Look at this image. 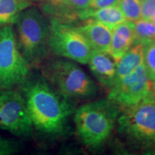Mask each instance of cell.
<instances>
[{
	"label": "cell",
	"mask_w": 155,
	"mask_h": 155,
	"mask_svg": "<svg viewBox=\"0 0 155 155\" xmlns=\"http://www.w3.org/2000/svg\"><path fill=\"white\" fill-rule=\"evenodd\" d=\"M35 2L37 0H0V27L14 23L17 15Z\"/></svg>",
	"instance_id": "15"
},
{
	"label": "cell",
	"mask_w": 155,
	"mask_h": 155,
	"mask_svg": "<svg viewBox=\"0 0 155 155\" xmlns=\"http://www.w3.org/2000/svg\"><path fill=\"white\" fill-rule=\"evenodd\" d=\"M135 43L134 22L125 20L112 28L111 46L108 53L117 62Z\"/></svg>",
	"instance_id": "11"
},
{
	"label": "cell",
	"mask_w": 155,
	"mask_h": 155,
	"mask_svg": "<svg viewBox=\"0 0 155 155\" xmlns=\"http://www.w3.org/2000/svg\"><path fill=\"white\" fill-rule=\"evenodd\" d=\"M143 63V45L138 43L128 50L117 63L114 84L119 83L126 76L132 73Z\"/></svg>",
	"instance_id": "13"
},
{
	"label": "cell",
	"mask_w": 155,
	"mask_h": 155,
	"mask_svg": "<svg viewBox=\"0 0 155 155\" xmlns=\"http://www.w3.org/2000/svg\"><path fill=\"white\" fill-rule=\"evenodd\" d=\"M49 47L50 52L60 57L86 65L93 49L78 28L51 19Z\"/></svg>",
	"instance_id": "6"
},
{
	"label": "cell",
	"mask_w": 155,
	"mask_h": 155,
	"mask_svg": "<svg viewBox=\"0 0 155 155\" xmlns=\"http://www.w3.org/2000/svg\"><path fill=\"white\" fill-rule=\"evenodd\" d=\"M16 38L19 49L30 66H40L47 61L50 50V22L37 7L31 6L17 15Z\"/></svg>",
	"instance_id": "2"
},
{
	"label": "cell",
	"mask_w": 155,
	"mask_h": 155,
	"mask_svg": "<svg viewBox=\"0 0 155 155\" xmlns=\"http://www.w3.org/2000/svg\"><path fill=\"white\" fill-rule=\"evenodd\" d=\"M40 66L42 76L68 99H86L96 96V84L73 61L52 59Z\"/></svg>",
	"instance_id": "4"
},
{
	"label": "cell",
	"mask_w": 155,
	"mask_h": 155,
	"mask_svg": "<svg viewBox=\"0 0 155 155\" xmlns=\"http://www.w3.org/2000/svg\"><path fill=\"white\" fill-rule=\"evenodd\" d=\"M20 148V143L16 140L0 137V155L17 154Z\"/></svg>",
	"instance_id": "20"
},
{
	"label": "cell",
	"mask_w": 155,
	"mask_h": 155,
	"mask_svg": "<svg viewBox=\"0 0 155 155\" xmlns=\"http://www.w3.org/2000/svg\"><path fill=\"white\" fill-rule=\"evenodd\" d=\"M82 19H92L106 25L112 30L114 27L127 20L117 5L97 9H88L78 15Z\"/></svg>",
	"instance_id": "14"
},
{
	"label": "cell",
	"mask_w": 155,
	"mask_h": 155,
	"mask_svg": "<svg viewBox=\"0 0 155 155\" xmlns=\"http://www.w3.org/2000/svg\"><path fill=\"white\" fill-rule=\"evenodd\" d=\"M91 71L98 81L111 89L115 82L117 62L108 52L93 50L88 61Z\"/></svg>",
	"instance_id": "10"
},
{
	"label": "cell",
	"mask_w": 155,
	"mask_h": 155,
	"mask_svg": "<svg viewBox=\"0 0 155 155\" xmlns=\"http://www.w3.org/2000/svg\"><path fill=\"white\" fill-rule=\"evenodd\" d=\"M152 94V81L143 63L132 73L109 89L108 98L126 110Z\"/></svg>",
	"instance_id": "9"
},
{
	"label": "cell",
	"mask_w": 155,
	"mask_h": 155,
	"mask_svg": "<svg viewBox=\"0 0 155 155\" xmlns=\"http://www.w3.org/2000/svg\"><path fill=\"white\" fill-rule=\"evenodd\" d=\"M135 43L144 45L155 41V25L151 20L141 19L134 22Z\"/></svg>",
	"instance_id": "17"
},
{
	"label": "cell",
	"mask_w": 155,
	"mask_h": 155,
	"mask_svg": "<svg viewBox=\"0 0 155 155\" xmlns=\"http://www.w3.org/2000/svg\"><path fill=\"white\" fill-rule=\"evenodd\" d=\"M91 0H69V5L71 11L77 12L78 15L90 9Z\"/></svg>",
	"instance_id": "22"
},
{
	"label": "cell",
	"mask_w": 155,
	"mask_h": 155,
	"mask_svg": "<svg viewBox=\"0 0 155 155\" xmlns=\"http://www.w3.org/2000/svg\"><path fill=\"white\" fill-rule=\"evenodd\" d=\"M150 20L155 25V10L153 12V14L152 15V17H151Z\"/></svg>",
	"instance_id": "24"
},
{
	"label": "cell",
	"mask_w": 155,
	"mask_h": 155,
	"mask_svg": "<svg viewBox=\"0 0 155 155\" xmlns=\"http://www.w3.org/2000/svg\"><path fill=\"white\" fill-rule=\"evenodd\" d=\"M119 0H91L90 9H97L117 5Z\"/></svg>",
	"instance_id": "23"
},
{
	"label": "cell",
	"mask_w": 155,
	"mask_h": 155,
	"mask_svg": "<svg viewBox=\"0 0 155 155\" xmlns=\"http://www.w3.org/2000/svg\"><path fill=\"white\" fill-rule=\"evenodd\" d=\"M152 92H153V94H154V96H155V81L152 82Z\"/></svg>",
	"instance_id": "25"
},
{
	"label": "cell",
	"mask_w": 155,
	"mask_h": 155,
	"mask_svg": "<svg viewBox=\"0 0 155 155\" xmlns=\"http://www.w3.org/2000/svg\"><path fill=\"white\" fill-rule=\"evenodd\" d=\"M119 129L131 139L155 141V96L147 97L125 110L118 120Z\"/></svg>",
	"instance_id": "8"
},
{
	"label": "cell",
	"mask_w": 155,
	"mask_h": 155,
	"mask_svg": "<svg viewBox=\"0 0 155 155\" xmlns=\"http://www.w3.org/2000/svg\"><path fill=\"white\" fill-rule=\"evenodd\" d=\"M34 129L50 139L65 134L74 112L71 101L58 91L42 75H30L19 86Z\"/></svg>",
	"instance_id": "1"
},
{
	"label": "cell",
	"mask_w": 155,
	"mask_h": 155,
	"mask_svg": "<svg viewBox=\"0 0 155 155\" xmlns=\"http://www.w3.org/2000/svg\"><path fill=\"white\" fill-rule=\"evenodd\" d=\"M78 29L88 40L93 50L108 53L112 38L111 28L99 22L88 19Z\"/></svg>",
	"instance_id": "12"
},
{
	"label": "cell",
	"mask_w": 155,
	"mask_h": 155,
	"mask_svg": "<svg viewBox=\"0 0 155 155\" xmlns=\"http://www.w3.org/2000/svg\"><path fill=\"white\" fill-rule=\"evenodd\" d=\"M154 142H155V141H154Z\"/></svg>",
	"instance_id": "26"
},
{
	"label": "cell",
	"mask_w": 155,
	"mask_h": 155,
	"mask_svg": "<svg viewBox=\"0 0 155 155\" xmlns=\"http://www.w3.org/2000/svg\"><path fill=\"white\" fill-rule=\"evenodd\" d=\"M142 45L144 65L147 75L152 83L155 81V41L147 42Z\"/></svg>",
	"instance_id": "19"
},
{
	"label": "cell",
	"mask_w": 155,
	"mask_h": 155,
	"mask_svg": "<svg viewBox=\"0 0 155 155\" xmlns=\"http://www.w3.org/2000/svg\"><path fill=\"white\" fill-rule=\"evenodd\" d=\"M141 19L150 20L155 10V0H141Z\"/></svg>",
	"instance_id": "21"
},
{
	"label": "cell",
	"mask_w": 155,
	"mask_h": 155,
	"mask_svg": "<svg viewBox=\"0 0 155 155\" xmlns=\"http://www.w3.org/2000/svg\"><path fill=\"white\" fill-rule=\"evenodd\" d=\"M118 115V106L108 98L88 103L77 108L74 122L81 141L91 149L102 145L111 134Z\"/></svg>",
	"instance_id": "3"
},
{
	"label": "cell",
	"mask_w": 155,
	"mask_h": 155,
	"mask_svg": "<svg viewBox=\"0 0 155 155\" xmlns=\"http://www.w3.org/2000/svg\"><path fill=\"white\" fill-rule=\"evenodd\" d=\"M0 130L21 139L33 135L32 124L25 99L14 89H0Z\"/></svg>",
	"instance_id": "7"
},
{
	"label": "cell",
	"mask_w": 155,
	"mask_h": 155,
	"mask_svg": "<svg viewBox=\"0 0 155 155\" xmlns=\"http://www.w3.org/2000/svg\"><path fill=\"white\" fill-rule=\"evenodd\" d=\"M30 69L19 49L13 27H0V89L19 87L30 77Z\"/></svg>",
	"instance_id": "5"
},
{
	"label": "cell",
	"mask_w": 155,
	"mask_h": 155,
	"mask_svg": "<svg viewBox=\"0 0 155 155\" xmlns=\"http://www.w3.org/2000/svg\"><path fill=\"white\" fill-rule=\"evenodd\" d=\"M37 2L41 5L42 12L45 15L53 16L52 19L71 14L69 0H37Z\"/></svg>",
	"instance_id": "16"
},
{
	"label": "cell",
	"mask_w": 155,
	"mask_h": 155,
	"mask_svg": "<svg viewBox=\"0 0 155 155\" xmlns=\"http://www.w3.org/2000/svg\"><path fill=\"white\" fill-rule=\"evenodd\" d=\"M116 5L127 20L136 22L141 19V0H119Z\"/></svg>",
	"instance_id": "18"
}]
</instances>
